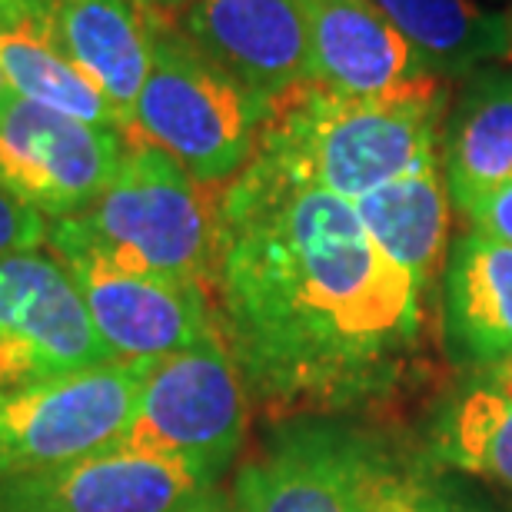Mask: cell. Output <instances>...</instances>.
<instances>
[{
	"label": "cell",
	"mask_w": 512,
	"mask_h": 512,
	"mask_svg": "<svg viewBox=\"0 0 512 512\" xmlns=\"http://www.w3.org/2000/svg\"><path fill=\"white\" fill-rule=\"evenodd\" d=\"M0 74H4L10 94L34 100V104L74 120H84L90 127L127 133L114 104L50 44L40 20L0 34Z\"/></svg>",
	"instance_id": "20"
},
{
	"label": "cell",
	"mask_w": 512,
	"mask_h": 512,
	"mask_svg": "<svg viewBox=\"0 0 512 512\" xmlns=\"http://www.w3.org/2000/svg\"><path fill=\"white\" fill-rule=\"evenodd\" d=\"M220 193L193 180L170 153L130 137L110 187L77 217L50 227L114 266L193 283L213 296L220 263Z\"/></svg>",
	"instance_id": "3"
},
{
	"label": "cell",
	"mask_w": 512,
	"mask_h": 512,
	"mask_svg": "<svg viewBox=\"0 0 512 512\" xmlns=\"http://www.w3.org/2000/svg\"><path fill=\"white\" fill-rule=\"evenodd\" d=\"M423 290L350 200L256 157L220 193L217 330L270 416L343 413L399 380Z\"/></svg>",
	"instance_id": "1"
},
{
	"label": "cell",
	"mask_w": 512,
	"mask_h": 512,
	"mask_svg": "<svg viewBox=\"0 0 512 512\" xmlns=\"http://www.w3.org/2000/svg\"><path fill=\"white\" fill-rule=\"evenodd\" d=\"M233 512H356L333 429L290 423L240 466Z\"/></svg>",
	"instance_id": "14"
},
{
	"label": "cell",
	"mask_w": 512,
	"mask_h": 512,
	"mask_svg": "<svg viewBox=\"0 0 512 512\" xmlns=\"http://www.w3.org/2000/svg\"><path fill=\"white\" fill-rule=\"evenodd\" d=\"M247 403V383L217 330L153 363L137 413L114 446L173 459L217 483L247 433Z\"/></svg>",
	"instance_id": "5"
},
{
	"label": "cell",
	"mask_w": 512,
	"mask_h": 512,
	"mask_svg": "<svg viewBox=\"0 0 512 512\" xmlns=\"http://www.w3.org/2000/svg\"><path fill=\"white\" fill-rule=\"evenodd\" d=\"M446 336L459 363L493 366L512 356V247L466 230L446 260Z\"/></svg>",
	"instance_id": "15"
},
{
	"label": "cell",
	"mask_w": 512,
	"mask_h": 512,
	"mask_svg": "<svg viewBox=\"0 0 512 512\" xmlns=\"http://www.w3.org/2000/svg\"><path fill=\"white\" fill-rule=\"evenodd\" d=\"M220 503L217 483L197 469L124 446L0 476V512H203Z\"/></svg>",
	"instance_id": "10"
},
{
	"label": "cell",
	"mask_w": 512,
	"mask_h": 512,
	"mask_svg": "<svg viewBox=\"0 0 512 512\" xmlns=\"http://www.w3.org/2000/svg\"><path fill=\"white\" fill-rule=\"evenodd\" d=\"M180 30L260 97L310 84V24L303 0H190Z\"/></svg>",
	"instance_id": "11"
},
{
	"label": "cell",
	"mask_w": 512,
	"mask_h": 512,
	"mask_svg": "<svg viewBox=\"0 0 512 512\" xmlns=\"http://www.w3.org/2000/svg\"><path fill=\"white\" fill-rule=\"evenodd\" d=\"M130 137L0 94V183L47 220L77 217L117 177Z\"/></svg>",
	"instance_id": "8"
},
{
	"label": "cell",
	"mask_w": 512,
	"mask_h": 512,
	"mask_svg": "<svg viewBox=\"0 0 512 512\" xmlns=\"http://www.w3.org/2000/svg\"><path fill=\"white\" fill-rule=\"evenodd\" d=\"M110 360L64 260L44 250L0 256V389Z\"/></svg>",
	"instance_id": "7"
},
{
	"label": "cell",
	"mask_w": 512,
	"mask_h": 512,
	"mask_svg": "<svg viewBox=\"0 0 512 512\" xmlns=\"http://www.w3.org/2000/svg\"><path fill=\"white\" fill-rule=\"evenodd\" d=\"M153 14L133 0H47V40L114 104L133 133V110L150 74Z\"/></svg>",
	"instance_id": "13"
},
{
	"label": "cell",
	"mask_w": 512,
	"mask_h": 512,
	"mask_svg": "<svg viewBox=\"0 0 512 512\" xmlns=\"http://www.w3.org/2000/svg\"><path fill=\"white\" fill-rule=\"evenodd\" d=\"M449 187L436 167H426L409 177H399L386 187L353 200L366 233L399 270H406L429 290L443 270L449 247Z\"/></svg>",
	"instance_id": "17"
},
{
	"label": "cell",
	"mask_w": 512,
	"mask_h": 512,
	"mask_svg": "<svg viewBox=\"0 0 512 512\" xmlns=\"http://www.w3.org/2000/svg\"><path fill=\"white\" fill-rule=\"evenodd\" d=\"M4 90H7V84H4V74H0V94H4Z\"/></svg>",
	"instance_id": "27"
},
{
	"label": "cell",
	"mask_w": 512,
	"mask_h": 512,
	"mask_svg": "<svg viewBox=\"0 0 512 512\" xmlns=\"http://www.w3.org/2000/svg\"><path fill=\"white\" fill-rule=\"evenodd\" d=\"M157 360H110L0 389V476L37 473L110 449L127 433Z\"/></svg>",
	"instance_id": "6"
},
{
	"label": "cell",
	"mask_w": 512,
	"mask_h": 512,
	"mask_svg": "<svg viewBox=\"0 0 512 512\" xmlns=\"http://www.w3.org/2000/svg\"><path fill=\"white\" fill-rule=\"evenodd\" d=\"M443 114V77L380 97H343L310 80L273 100L256 157L353 203L399 177L436 167Z\"/></svg>",
	"instance_id": "2"
},
{
	"label": "cell",
	"mask_w": 512,
	"mask_h": 512,
	"mask_svg": "<svg viewBox=\"0 0 512 512\" xmlns=\"http://www.w3.org/2000/svg\"><path fill=\"white\" fill-rule=\"evenodd\" d=\"M203 512H233V506H227V503H220V506H213V509H203Z\"/></svg>",
	"instance_id": "26"
},
{
	"label": "cell",
	"mask_w": 512,
	"mask_h": 512,
	"mask_svg": "<svg viewBox=\"0 0 512 512\" xmlns=\"http://www.w3.org/2000/svg\"><path fill=\"white\" fill-rule=\"evenodd\" d=\"M133 4L143 10H157V14H180L190 0H133Z\"/></svg>",
	"instance_id": "25"
},
{
	"label": "cell",
	"mask_w": 512,
	"mask_h": 512,
	"mask_svg": "<svg viewBox=\"0 0 512 512\" xmlns=\"http://www.w3.org/2000/svg\"><path fill=\"white\" fill-rule=\"evenodd\" d=\"M333 436L356 512H479L449 486L436 483L423 466L376 439L340 429H333Z\"/></svg>",
	"instance_id": "21"
},
{
	"label": "cell",
	"mask_w": 512,
	"mask_h": 512,
	"mask_svg": "<svg viewBox=\"0 0 512 512\" xmlns=\"http://www.w3.org/2000/svg\"><path fill=\"white\" fill-rule=\"evenodd\" d=\"M310 80L343 97H380L436 77L373 0H303Z\"/></svg>",
	"instance_id": "12"
},
{
	"label": "cell",
	"mask_w": 512,
	"mask_h": 512,
	"mask_svg": "<svg viewBox=\"0 0 512 512\" xmlns=\"http://www.w3.org/2000/svg\"><path fill=\"white\" fill-rule=\"evenodd\" d=\"M463 217L469 223V230L476 233H486L499 243L512 247V183L503 190L489 193V197L469 203L463 210Z\"/></svg>",
	"instance_id": "23"
},
{
	"label": "cell",
	"mask_w": 512,
	"mask_h": 512,
	"mask_svg": "<svg viewBox=\"0 0 512 512\" xmlns=\"http://www.w3.org/2000/svg\"><path fill=\"white\" fill-rule=\"evenodd\" d=\"M270 107L203 54L180 30L177 14H153L150 74L130 137L170 153L193 180L223 187L253 160Z\"/></svg>",
	"instance_id": "4"
},
{
	"label": "cell",
	"mask_w": 512,
	"mask_h": 512,
	"mask_svg": "<svg viewBox=\"0 0 512 512\" xmlns=\"http://www.w3.org/2000/svg\"><path fill=\"white\" fill-rule=\"evenodd\" d=\"M47 243L74 276L114 360H163L217 333L213 296L200 286L114 266L57 227L47 230Z\"/></svg>",
	"instance_id": "9"
},
{
	"label": "cell",
	"mask_w": 512,
	"mask_h": 512,
	"mask_svg": "<svg viewBox=\"0 0 512 512\" xmlns=\"http://www.w3.org/2000/svg\"><path fill=\"white\" fill-rule=\"evenodd\" d=\"M436 459L512 489V356L479 366L453 393L433 436Z\"/></svg>",
	"instance_id": "18"
},
{
	"label": "cell",
	"mask_w": 512,
	"mask_h": 512,
	"mask_svg": "<svg viewBox=\"0 0 512 512\" xmlns=\"http://www.w3.org/2000/svg\"><path fill=\"white\" fill-rule=\"evenodd\" d=\"M443 177L459 210L512 183V74L476 70L443 127Z\"/></svg>",
	"instance_id": "16"
},
{
	"label": "cell",
	"mask_w": 512,
	"mask_h": 512,
	"mask_svg": "<svg viewBox=\"0 0 512 512\" xmlns=\"http://www.w3.org/2000/svg\"><path fill=\"white\" fill-rule=\"evenodd\" d=\"M436 77L476 74L512 50V20L473 0H373Z\"/></svg>",
	"instance_id": "19"
},
{
	"label": "cell",
	"mask_w": 512,
	"mask_h": 512,
	"mask_svg": "<svg viewBox=\"0 0 512 512\" xmlns=\"http://www.w3.org/2000/svg\"><path fill=\"white\" fill-rule=\"evenodd\" d=\"M47 0H0V34L17 30L27 24H37L44 17Z\"/></svg>",
	"instance_id": "24"
},
{
	"label": "cell",
	"mask_w": 512,
	"mask_h": 512,
	"mask_svg": "<svg viewBox=\"0 0 512 512\" xmlns=\"http://www.w3.org/2000/svg\"><path fill=\"white\" fill-rule=\"evenodd\" d=\"M50 223L44 213L27 207L24 200L14 197L4 183H0V256L40 250L47 243Z\"/></svg>",
	"instance_id": "22"
}]
</instances>
